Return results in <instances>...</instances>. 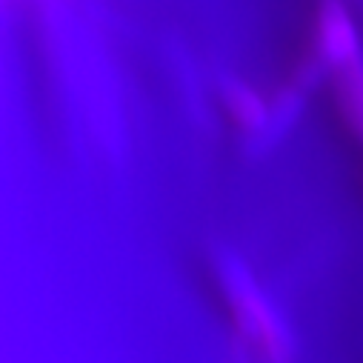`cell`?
I'll list each match as a JSON object with an SVG mask.
<instances>
[{
  "mask_svg": "<svg viewBox=\"0 0 363 363\" xmlns=\"http://www.w3.org/2000/svg\"><path fill=\"white\" fill-rule=\"evenodd\" d=\"M318 38H320V52L329 66L337 72L360 63V40L354 21L349 9L340 0H323L320 15H318Z\"/></svg>",
  "mask_w": 363,
  "mask_h": 363,
  "instance_id": "cell-1",
  "label": "cell"
},
{
  "mask_svg": "<svg viewBox=\"0 0 363 363\" xmlns=\"http://www.w3.org/2000/svg\"><path fill=\"white\" fill-rule=\"evenodd\" d=\"M340 106L349 126L363 138V63L340 72Z\"/></svg>",
  "mask_w": 363,
  "mask_h": 363,
  "instance_id": "cell-2",
  "label": "cell"
}]
</instances>
